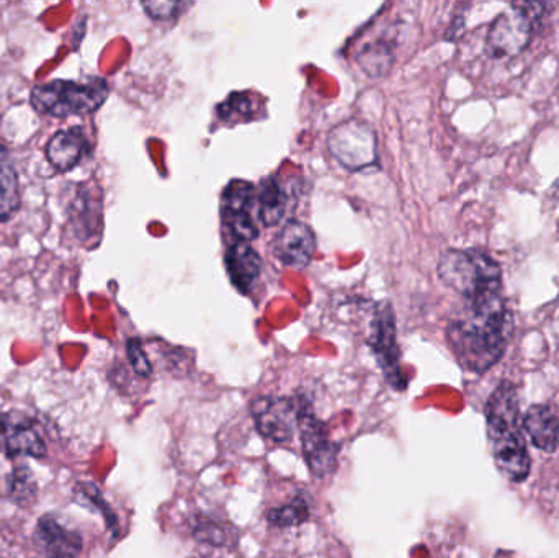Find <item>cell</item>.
Masks as SVG:
<instances>
[{
  "instance_id": "1",
  "label": "cell",
  "mask_w": 559,
  "mask_h": 558,
  "mask_svg": "<svg viewBox=\"0 0 559 558\" xmlns=\"http://www.w3.org/2000/svg\"><path fill=\"white\" fill-rule=\"evenodd\" d=\"M514 333L504 292L465 300L447 328V340L463 369L485 373L502 359Z\"/></svg>"
},
{
  "instance_id": "2",
  "label": "cell",
  "mask_w": 559,
  "mask_h": 558,
  "mask_svg": "<svg viewBox=\"0 0 559 558\" xmlns=\"http://www.w3.org/2000/svg\"><path fill=\"white\" fill-rule=\"evenodd\" d=\"M489 448L496 467L508 480L521 484L531 474V455L522 435L518 389L502 382L486 403Z\"/></svg>"
},
{
  "instance_id": "3",
  "label": "cell",
  "mask_w": 559,
  "mask_h": 558,
  "mask_svg": "<svg viewBox=\"0 0 559 558\" xmlns=\"http://www.w3.org/2000/svg\"><path fill=\"white\" fill-rule=\"evenodd\" d=\"M437 272L465 300L504 292L501 265L479 249H449L440 256Z\"/></svg>"
},
{
  "instance_id": "4",
  "label": "cell",
  "mask_w": 559,
  "mask_h": 558,
  "mask_svg": "<svg viewBox=\"0 0 559 558\" xmlns=\"http://www.w3.org/2000/svg\"><path fill=\"white\" fill-rule=\"evenodd\" d=\"M110 95L108 82L91 78L85 82L56 81L35 85L29 95L33 110L52 118L82 117L97 111Z\"/></svg>"
},
{
  "instance_id": "5",
  "label": "cell",
  "mask_w": 559,
  "mask_h": 558,
  "mask_svg": "<svg viewBox=\"0 0 559 558\" xmlns=\"http://www.w3.org/2000/svg\"><path fill=\"white\" fill-rule=\"evenodd\" d=\"M548 5L544 2L512 3L492 22L486 38V51L491 58L506 59L521 55L534 41Z\"/></svg>"
},
{
  "instance_id": "6",
  "label": "cell",
  "mask_w": 559,
  "mask_h": 558,
  "mask_svg": "<svg viewBox=\"0 0 559 558\" xmlns=\"http://www.w3.org/2000/svg\"><path fill=\"white\" fill-rule=\"evenodd\" d=\"M298 403V432L306 464L316 478L329 477L337 468L338 446L329 438L328 428L316 418L311 405L305 400Z\"/></svg>"
},
{
  "instance_id": "7",
  "label": "cell",
  "mask_w": 559,
  "mask_h": 558,
  "mask_svg": "<svg viewBox=\"0 0 559 558\" xmlns=\"http://www.w3.org/2000/svg\"><path fill=\"white\" fill-rule=\"evenodd\" d=\"M329 150L348 170L367 169L377 161V134L364 121H344L329 134Z\"/></svg>"
},
{
  "instance_id": "8",
  "label": "cell",
  "mask_w": 559,
  "mask_h": 558,
  "mask_svg": "<svg viewBox=\"0 0 559 558\" xmlns=\"http://www.w3.org/2000/svg\"><path fill=\"white\" fill-rule=\"evenodd\" d=\"M223 218L238 241L251 242L259 235L258 192L246 180H233L223 193Z\"/></svg>"
},
{
  "instance_id": "9",
  "label": "cell",
  "mask_w": 559,
  "mask_h": 558,
  "mask_svg": "<svg viewBox=\"0 0 559 558\" xmlns=\"http://www.w3.org/2000/svg\"><path fill=\"white\" fill-rule=\"evenodd\" d=\"M370 344L388 382L394 389L403 390L406 387V380L401 370L396 324H394L393 310L388 304H381L374 311L373 321H371Z\"/></svg>"
},
{
  "instance_id": "10",
  "label": "cell",
  "mask_w": 559,
  "mask_h": 558,
  "mask_svg": "<svg viewBox=\"0 0 559 558\" xmlns=\"http://www.w3.org/2000/svg\"><path fill=\"white\" fill-rule=\"evenodd\" d=\"M299 403L286 396H267L259 399L252 405L258 431L275 444H285L298 431Z\"/></svg>"
},
{
  "instance_id": "11",
  "label": "cell",
  "mask_w": 559,
  "mask_h": 558,
  "mask_svg": "<svg viewBox=\"0 0 559 558\" xmlns=\"http://www.w3.org/2000/svg\"><path fill=\"white\" fill-rule=\"evenodd\" d=\"M0 452L7 458H43L46 446L32 419L20 413H7L0 416Z\"/></svg>"
},
{
  "instance_id": "12",
  "label": "cell",
  "mask_w": 559,
  "mask_h": 558,
  "mask_svg": "<svg viewBox=\"0 0 559 558\" xmlns=\"http://www.w3.org/2000/svg\"><path fill=\"white\" fill-rule=\"evenodd\" d=\"M314 231L306 223L292 222L286 223L275 238L274 251L280 262L288 268L302 269L311 262L316 252Z\"/></svg>"
},
{
  "instance_id": "13",
  "label": "cell",
  "mask_w": 559,
  "mask_h": 558,
  "mask_svg": "<svg viewBox=\"0 0 559 558\" xmlns=\"http://www.w3.org/2000/svg\"><path fill=\"white\" fill-rule=\"evenodd\" d=\"M69 228L81 242H91L102 231V197L94 187L81 183L68 209Z\"/></svg>"
},
{
  "instance_id": "14",
  "label": "cell",
  "mask_w": 559,
  "mask_h": 558,
  "mask_svg": "<svg viewBox=\"0 0 559 558\" xmlns=\"http://www.w3.org/2000/svg\"><path fill=\"white\" fill-rule=\"evenodd\" d=\"M91 154V141L82 128L59 130L46 144V157L59 173H69Z\"/></svg>"
},
{
  "instance_id": "15",
  "label": "cell",
  "mask_w": 559,
  "mask_h": 558,
  "mask_svg": "<svg viewBox=\"0 0 559 558\" xmlns=\"http://www.w3.org/2000/svg\"><path fill=\"white\" fill-rule=\"evenodd\" d=\"M35 544L46 558H75L82 549L81 536L49 517L39 520Z\"/></svg>"
},
{
  "instance_id": "16",
  "label": "cell",
  "mask_w": 559,
  "mask_h": 558,
  "mask_svg": "<svg viewBox=\"0 0 559 558\" xmlns=\"http://www.w3.org/2000/svg\"><path fill=\"white\" fill-rule=\"evenodd\" d=\"M226 269L235 287L251 294L262 275V259L251 242L236 241L226 252Z\"/></svg>"
},
{
  "instance_id": "17",
  "label": "cell",
  "mask_w": 559,
  "mask_h": 558,
  "mask_svg": "<svg viewBox=\"0 0 559 558\" xmlns=\"http://www.w3.org/2000/svg\"><path fill=\"white\" fill-rule=\"evenodd\" d=\"M522 426L540 451L550 454L558 451L559 418L554 409L545 405L531 406L522 419Z\"/></svg>"
},
{
  "instance_id": "18",
  "label": "cell",
  "mask_w": 559,
  "mask_h": 558,
  "mask_svg": "<svg viewBox=\"0 0 559 558\" xmlns=\"http://www.w3.org/2000/svg\"><path fill=\"white\" fill-rule=\"evenodd\" d=\"M22 205L19 174L13 166L12 154L0 144V223H7L16 215Z\"/></svg>"
},
{
  "instance_id": "19",
  "label": "cell",
  "mask_w": 559,
  "mask_h": 558,
  "mask_svg": "<svg viewBox=\"0 0 559 558\" xmlns=\"http://www.w3.org/2000/svg\"><path fill=\"white\" fill-rule=\"evenodd\" d=\"M288 203V193L275 177L265 180L258 193V219L264 226L278 225Z\"/></svg>"
},
{
  "instance_id": "20",
  "label": "cell",
  "mask_w": 559,
  "mask_h": 558,
  "mask_svg": "<svg viewBox=\"0 0 559 558\" xmlns=\"http://www.w3.org/2000/svg\"><path fill=\"white\" fill-rule=\"evenodd\" d=\"M309 520V504L306 503L305 498H295L289 503L283 504V507L274 508L269 511L267 521L269 524L275 527H295L299 524L306 523Z\"/></svg>"
},
{
  "instance_id": "21",
  "label": "cell",
  "mask_w": 559,
  "mask_h": 558,
  "mask_svg": "<svg viewBox=\"0 0 559 558\" xmlns=\"http://www.w3.org/2000/svg\"><path fill=\"white\" fill-rule=\"evenodd\" d=\"M193 537L199 543L209 544V546L222 547L228 543V533L225 527L219 526L215 521L202 520L193 530Z\"/></svg>"
},
{
  "instance_id": "22",
  "label": "cell",
  "mask_w": 559,
  "mask_h": 558,
  "mask_svg": "<svg viewBox=\"0 0 559 558\" xmlns=\"http://www.w3.org/2000/svg\"><path fill=\"white\" fill-rule=\"evenodd\" d=\"M128 360H130L131 367H133L136 376L147 379L153 373V366H151L150 357H147L146 351H144L143 344L140 340H130L127 344Z\"/></svg>"
},
{
  "instance_id": "23",
  "label": "cell",
  "mask_w": 559,
  "mask_h": 558,
  "mask_svg": "<svg viewBox=\"0 0 559 558\" xmlns=\"http://www.w3.org/2000/svg\"><path fill=\"white\" fill-rule=\"evenodd\" d=\"M252 105H254V100L248 94H233L219 107V114L226 120L235 117H252Z\"/></svg>"
},
{
  "instance_id": "24",
  "label": "cell",
  "mask_w": 559,
  "mask_h": 558,
  "mask_svg": "<svg viewBox=\"0 0 559 558\" xmlns=\"http://www.w3.org/2000/svg\"><path fill=\"white\" fill-rule=\"evenodd\" d=\"M147 15L156 20H170L179 13L180 3L177 2H144Z\"/></svg>"
},
{
  "instance_id": "25",
  "label": "cell",
  "mask_w": 559,
  "mask_h": 558,
  "mask_svg": "<svg viewBox=\"0 0 559 558\" xmlns=\"http://www.w3.org/2000/svg\"><path fill=\"white\" fill-rule=\"evenodd\" d=\"M558 418H559V403H558V412H557Z\"/></svg>"
}]
</instances>
